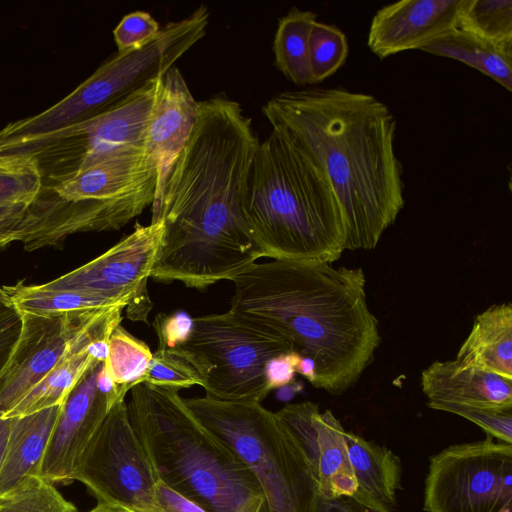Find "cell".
Listing matches in <instances>:
<instances>
[{
	"instance_id": "6da1fadb",
	"label": "cell",
	"mask_w": 512,
	"mask_h": 512,
	"mask_svg": "<svg viewBox=\"0 0 512 512\" xmlns=\"http://www.w3.org/2000/svg\"><path fill=\"white\" fill-rule=\"evenodd\" d=\"M251 119L225 96L199 102L193 131L172 166L151 222L164 233L150 278L205 290L259 258L242 211L259 146Z\"/></svg>"
},
{
	"instance_id": "7a4b0ae2",
	"label": "cell",
	"mask_w": 512,
	"mask_h": 512,
	"mask_svg": "<svg viewBox=\"0 0 512 512\" xmlns=\"http://www.w3.org/2000/svg\"><path fill=\"white\" fill-rule=\"evenodd\" d=\"M325 172L341 206L345 250H371L405 205L397 121L371 94L341 86L277 93L262 107Z\"/></svg>"
},
{
	"instance_id": "3957f363",
	"label": "cell",
	"mask_w": 512,
	"mask_h": 512,
	"mask_svg": "<svg viewBox=\"0 0 512 512\" xmlns=\"http://www.w3.org/2000/svg\"><path fill=\"white\" fill-rule=\"evenodd\" d=\"M232 282L229 311L311 361L315 388L341 395L373 361L381 337L362 268L272 260L255 262Z\"/></svg>"
},
{
	"instance_id": "277c9868",
	"label": "cell",
	"mask_w": 512,
	"mask_h": 512,
	"mask_svg": "<svg viewBox=\"0 0 512 512\" xmlns=\"http://www.w3.org/2000/svg\"><path fill=\"white\" fill-rule=\"evenodd\" d=\"M242 211L262 258L332 264L345 251V220L327 175L281 131L259 143Z\"/></svg>"
},
{
	"instance_id": "5b68a950",
	"label": "cell",
	"mask_w": 512,
	"mask_h": 512,
	"mask_svg": "<svg viewBox=\"0 0 512 512\" xmlns=\"http://www.w3.org/2000/svg\"><path fill=\"white\" fill-rule=\"evenodd\" d=\"M179 391L147 382L130 390L129 419L158 479L207 512H265L251 469L191 413Z\"/></svg>"
},
{
	"instance_id": "8992f818",
	"label": "cell",
	"mask_w": 512,
	"mask_h": 512,
	"mask_svg": "<svg viewBox=\"0 0 512 512\" xmlns=\"http://www.w3.org/2000/svg\"><path fill=\"white\" fill-rule=\"evenodd\" d=\"M158 183L144 147L106 157L42 187L19 229L26 251L56 246L71 234L118 230L152 205Z\"/></svg>"
},
{
	"instance_id": "52a82bcc",
	"label": "cell",
	"mask_w": 512,
	"mask_h": 512,
	"mask_svg": "<svg viewBox=\"0 0 512 512\" xmlns=\"http://www.w3.org/2000/svg\"><path fill=\"white\" fill-rule=\"evenodd\" d=\"M191 413L251 469L265 512H314L318 482L301 445L276 412L258 402L184 398Z\"/></svg>"
},
{
	"instance_id": "ba28073f",
	"label": "cell",
	"mask_w": 512,
	"mask_h": 512,
	"mask_svg": "<svg viewBox=\"0 0 512 512\" xmlns=\"http://www.w3.org/2000/svg\"><path fill=\"white\" fill-rule=\"evenodd\" d=\"M179 348L199 372L207 397L258 403L270 393L267 362L293 351L280 335L230 311L193 318L191 335Z\"/></svg>"
},
{
	"instance_id": "9c48e42d",
	"label": "cell",
	"mask_w": 512,
	"mask_h": 512,
	"mask_svg": "<svg viewBox=\"0 0 512 512\" xmlns=\"http://www.w3.org/2000/svg\"><path fill=\"white\" fill-rule=\"evenodd\" d=\"M209 16L201 5L189 16L166 24L139 49L117 52L70 94L42 111V126L53 131L85 120L161 77L205 35Z\"/></svg>"
},
{
	"instance_id": "30bf717a",
	"label": "cell",
	"mask_w": 512,
	"mask_h": 512,
	"mask_svg": "<svg viewBox=\"0 0 512 512\" xmlns=\"http://www.w3.org/2000/svg\"><path fill=\"white\" fill-rule=\"evenodd\" d=\"M159 78L118 104L85 120L48 133L2 142L0 155L33 156L43 178V187H46L106 157L144 147L145 129Z\"/></svg>"
},
{
	"instance_id": "8fae6325",
	"label": "cell",
	"mask_w": 512,
	"mask_h": 512,
	"mask_svg": "<svg viewBox=\"0 0 512 512\" xmlns=\"http://www.w3.org/2000/svg\"><path fill=\"white\" fill-rule=\"evenodd\" d=\"M426 512H512V444H454L430 458Z\"/></svg>"
},
{
	"instance_id": "7c38bea8",
	"label": "cell",
	"mask_w": 512,
	"mask_h": 512,
	"mask_svg": "<svg viewBox=\"0 0 512 512\" xmlns=\"http://www.w3.org/2000/svg\"><path fill=\"white\" fill-rule=\"evenodd\" d=\"M75 481L83 483L98 503L131 510L154 503L159 479L131 425L125 400L111 408L87 445Z\"/></svg>"
},
{
	"instance_id": "4fadbf2b",
	"label": "cell",
	"mask_w": 512,
	"mask_h": 512,
	"mask_svg": "<svg viewBox=\"0 0 512 512\" xmlns=\"http://www.w3.org/2000/svg\"><path fill=\"white\" fill-rule=\"evenodd\" d=\"M111 308L113 307L56 316L20 313L22 328L19 338L0 372V419Z\"/></svg>"
},
{
	"instance_id": "5bb4252c",
	"label": "cell",
	"mask_w": 512,
	"mask_h": 512,
	"mask_svg": "<svg viewBox=\"0 0 512 512\" xmlns=\"http://www.w3.org/2000/svg\"><path fill=\"white\" fill-rule=\"evenodd\" d=\"M164 233L162 221L135 224L134 230L103 254L42 285L103 297L126 306L147 289Z\"/></svg>"
},
{
	"instance_id": "9a60e30c",
	"label": "cell",
	"mask_w": 512,
	"mask_h": 512,
	"mask_svg": "<svg viewBox=\"0 0 512 512\" xmlns=\"http://www.w3.org/2000/svg\"><path fill=\"white\" fill-rule=\"evenodd\" d=\"M103 363L81 379L61 405L38 475L54 484H70L87 445L113 407L96 385Z\"/></svg>"
},
{
	"instance_id": "2e32d148",
	"label": "cell",
	"mask_w": 512,
	"mask_h": 512,
	"mask_svg": "<svg viewBox=\"0 0 512 512\" xmlns=\"http://www.w3.org/2000/svg\"><path fill=\"white\" fill-rule=\"evenodd\" d=\"M301 445L326 498L350 496L357 482L349 461L345 430L330 410L303 401L285 405L276 412Z\"/></svg>"
},
{
	"instance_id": "e0dca14e",
	"label": "cell",
	"mask_w": 512,
	"mask_h": 512,
	"mask_svg": "<svg viewBox=\"0 0 512 512\" xmlns=\"http://www.w3.org/2000/svg\"><path fill=\"white\" fill-rule=\"evenodd\" d=\"M466 0H402L380 8L367 45L379 59L418 49L458 28Z\"/></svg>"
},
{
	"instance_id": "ac0fdd59",
	"label": "cell",
	"mask_w": 512,
	"mask_h": 512,
	"mask_svg": "<svg viewBox=\"0 0 512 512\" xmlns=\"http://www.w3.org/2000/svg\"><path fill=\"white\" fill-rule=\"evenodd\" d=\"M197 102L180 70L173 66L160 78L144 135V150L158 173L155 203L167 176L197 120Z\"/></svg>"
},
{
	"instance_id": "d6986e66",
	"label": "cell",
	"mask_w": 512,
	"mask_h": 512,
	"mask_svg": "<svg viewBox=\"0 0 512 512\" xmlns=\"http://www.w3.org/2000/svg\"><path fill=\"white\" fill-rule=\"evenodd\" d=\"M427 403L512 409V379L457 360L434 361L421 372Z\"/></svg>"
},
{
	"instance_id": "ffe728a7",
	"label": "cell",
	"mask_w": 512,
	"mask_h": 512,
	"mask_svg": "<svg viewBox=\"0 0 512 512\" xmlns=\"http://www.w3.org/2000/svg\"><path fill=\"white\" fill-rule=\"evenodd\" d=\"M123 306L111 308L100 318L62 359L36 385H34L3 417L25 416L46 408L62 405L81 379L100 362L88 353L93 340L110 336L121 324Z\"/></svg>"
},
{
	"instance_id": "44dd1931",
	"label": "cell",
	"mask_w": 512,
	"mask_h": 512,
	"mask_svg": "<svg viewBox=\"0 0 512 512\" xmlns=\"http://www.w3.org/2000/svg\"><path fill=\"white\" fill-rule=\"evenodd\" d=\"M61 405L13 417L0 467V497L26 476L38 474Z\"/></svg>"
},
{
	"instance_id": "7402d4cb",
	"label": "cell",
	"mask_w": 512,
	"mask_h": 512,
	"mask_svg": "<svg viewBox=\"0 0 512 512\" xmlns=\"http://www.w3.org/2000/svg\"><path fill=\"white\" fill-rule=\"evenodd\" d=\"M455 360L512 379V306L509 302L494 304L475 317Z\"/></svg>"
},
{
	"instance_id": "603a6c76",
	"label": "cell",
	"mask_w": 512,
	"mask_h": 512,
	"mask_svg": "<svg viewBox=\"0 0 512 512\" xmlns=\"http://www.w3.org/2000/svg\"><path fill=\"white\" fill-rule=\"evenodd\" d=\"M349 461L357 482L356 493L391 509L401 488L400 458L390 449L352 432H345Z\"/></svg>"
},
{
	"instance_id": "cb8c5ba5",
	"label": "cell",
	"mask_w": 512,
	"mask_h": 512,
	"mask_svg": "<svg viewBox=\"0 0 512 512\" xmlns=\"http://www.w3.org/2000/svg\"><path fill=\"white\" fill-rule=\"evenodd\" d=\"M421 51L460 61L512 90V52L503 51L456 28Z\"/></svg>"
},
{
	"instance_id": "d4e9b609",
	"label": "cell",
	"mask_w": 512,
	"mask_h": 512,
	"mask_svg": "<svg viewBox=\"0 0 512 512\" xmlns=\"http://www.w3.org/2000/svg\"><path fill=\"white\" fill-rule=\"evenodd\" d=\"M316 22V13L297 7H292L278 22L273 42L275 64L298 86L312 85L309 36Z\"/></svg>"
},
{
	"instance_id": "484cf974",
	"label": "cell",
	"mask_w": 512,
	"mask_h": 512,
	"mask_svg": "<svg viewBox=\"0 0 512 512\" xmlns=\"http://www.w3.org/2000/svg\"><path fill=\"white\" fill-rule=\"evenodd\" d=\"M3 289L19 313L36 316H56L82 310L123 306L100 296L73 290L49 289L42 284L27 285L23 281L3 286Z\"/></svg>"
},
{
	"instance_id": "4316f807",
	"label": "cell",
	"mask_w": 512,
	"mask_h": 512,
	"mask_svg": "<svg viewBox=\"0 0 512 512\" xmlns=\"http://www.w3.org/2000/svg\"><path fill=\"white\" fill-rule=\"evenodd\" d=\"M458 28L506 52H512V1L466 0Z\"/></svg>"
},
{
	"instance_id": "83f0119b",
	"label": "cell",
	"mask_w": 512,
	"mask_h": 512,
	"mask_svg": "<svg viewBox=\"0 0 512 512\" xmlns=\"http://www.w3.org/2000/svg\"><path fill=\"white\" fill-rule=\"evenodd\" d=\"M153 353L149 346L118 325L109 338L104 367L122 396L145 381Z\"/></svg>"
},
{
	"instance_id": "f1b7e54d",
	"label": "cell",
	"mask_w": 512,
	"mask_h": 512,
	"mask_svg": "<svg viewBox=\"0 0 512 512\" xmlns=\"http://www.w3.org/2000/svg\"><path fill=\"white\" fill-rule=\"evenodd\" d=\"M43 187L36 159L29 154L0 155V207L31 205Z\"/></svg>"
},
{
	"instance_id": "f546056e",
	"label": "cell",
	"mask_w": 512,
	"mask_h": 512,
	"mask_svg": "<svg viewBox=\"0 0 512 512\" xmlns=\"http://www.w3.org/2000/svg\"><path fill=\"white\" fill-rule=\"evenodd\" d=\"M55 485L38 474L28 475L0 497V512H79Z\"/></svg>"
},
{
	"instance_id": "4dcf8cb0",
	"label": "cell",
	"mask_w": 512,
	"mask_h": 512,
	"mask_svg": "<svg viewBox=\"0 0 512 512\" xmlns=\"http://www.w3.org/2000/svg\"><path fill=\"white\" fill-rule=\"evenodd\" d=\"M349 53L345 33L333 24L316 22L309 36L312 84L323 82L346 62Z\"/></svg>"
},
{
	"instance_id": "1f68e13d",
	"label": "cell",
	"mask_w": 512,
	"mask_h": 512,
	"mask_svg": "<svg viewBox=\"0 0 512 512\" xmlns=\"http://www.w3.org/2000/svg\"><path fill=\"white\" fill-rule=\"evenodd\" d=\"M144 382L177 390L194 385L202 387L203 384L199 372L179 347L158 348L153 353Z\"/></svg>"
},
{
	"instance_id": "d6a6232c",
	"label": "cell",
	"mask_w": 512,
	"mask_h": 512,
	"mask_svg": "<svg viewBox=\"0 0 512 512\" xmlns=\"http://www.w3.org/2000/svg\"><path fill=\"white\" fill-rule=\"evenodd\" d=\"M434 410L461 416L482 428L490 437L512 444V409H491L454 403H427Z\"/></svg>"
},
{
	"instance_id": "836d02e7",
	"label": "cell",
	"mask_w": 512,
	"mask_h": 512,
	"mask_svg": "<svg viewBox=\"0 0 512 512\" xmlns=\"http://www.w3.org/2000/svg\"><path fill=\"white\" fill-rule=\"evenodd\" d=\"M160 29L158 22L147 12L125 15L113 30L118 52L139 49L153 40Z\"/></svg>"
},
{
	"instance_id": "e575fe53",
	"label": "cell",
	"mask_w": 512,
	"mask_h": 512,
	"mask_svg": "<svg viewBox=\"0 0 512 512\" xmlns=\"http://www.w3.org/2000/svg\"><path fill=\"white\" fill-rule=\"evenodd\" d=\"M159 349H172L183 345L191 335L193 318L184 311L160 313L153 322Z\"/></svg>"
},
{
	"instance_id": "d590c367",
	"label": "cell",
	"mask_w": 512,
	"mask_h": 512,
	"mask_svg": "<svg viewBox=\"0 0 512 512\" xmlns=\"http://www.w3.org/2000/svg\"><path fill=\"white\" fill-rule=\"evenodd\" d=\"M21 328V314L14 307L3 287H0V372L13 351Z\"/></svg>"
},
{
	"instance_id": "8d00e7d4",
	"label": "cell",
	"mask_w": 512,
	"mask_h": 512,
	"mask_svg": "<svg viewBox=\"0 0 512 512\" xmlns=\"http://www.w3.org/2000/svg\"><path fill=\"white\" fill-rule=\"evenodd\" d=\"M127 509V508H126ZM129 512H207L199 505L169 488L162 481H158L155 488L154 503L146 509L131 510Z\"/></svg>"
},
{
	"instance_id": "74e56055",
	"label": "cell",
	"mask_w": 512,
	"mask_h": 512,
	"mask_svg": "<svg viewBox=\"0 0 512 512\" xmlns=\"http://www.w3.org/2000/svg\"><path fill=\"white\" fill-rule=\"evenodd\" d=\"M314 512H392L357 493L350 496L326 498L318 496Z\"/></svg>"
},
{
	"instance_id": "f35d334b",
	"label": "cell",
	"mask_w": 512,
	"mask_h": 512,
	"mask_svg": "<svg viewBox=\"0 0 512 512\" xmlns=\"http://www.w3.org/2000/svg\"><path fill=\"white\" fill-rule=\"evenodd\" d=\"M301 357L294 351L270 359L265 368L267 385L271 390L290 384L295 379Z\"/></svg>"
},
{
	"instance_id": "ab89813d",
	"label": "cell",
	"mask_w": 512,
	"mask_h": 512,
	"mask_svg": "<svg viewBox=\"0 0 512 512\" xmlns=\"http://www.w3.org/2000/svg\"><path fill=\"white\" fill-rule=\"evenodd\" d=\"M29 206L16 204L0 207V249L18 241L19 227Z\"/></svg>"
},
{
	"instance_id": "60d3db41",
	"label": "cell",
	"mask_w": 512,
	"mask_h": 512,
	"mask_svg": "<svg viewBox=\"0 0 512 512\" xmlns=\"http://www.w3.org/2000/svg\"><path fill=\"white\" fill-rule=\"evenodd\" d=\"M12 424V418L0 419V467L5 453V448L8 440Z\"/></svg>"
},
{
	"instance_id": "b9f144b4",
	"label": "cell",
	"mask_w": 512,
	"mask_h": 512,
	"mask_svg": "<svg viewBox=\"0 0 512 512\" xmlns=\"http://www.w3.org/2000/svg\"><path fill=\"white\" fill-rule=\"evenodd\" d=\"M88 512H129L125 507L108 504V503H98L94 508H92Z\"/></svg>"
}]
</instances>
